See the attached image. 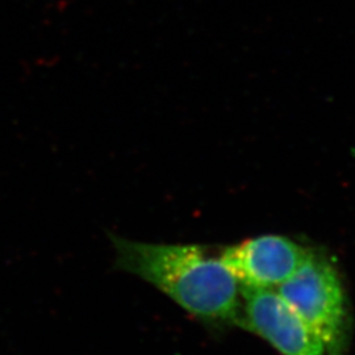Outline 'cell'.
Returning a JSON list of instances; mask_svg holds the SVG:
<instances>
[{"instance_id": "cell-1", "label": "cell", "mask_w": 355, "mask_h": 355, "mask_svg": "<svg viewBox=\"0 0 355 355\" xmlns=\"http://www.w3.org/2000/svg\"><path fill=\"white\" fill-rule=\"evenodd\" d=\"M114 270L152 284L191 316L239 324L241 291L220 258L200 245L150 243L112 232Z\"/></svg>"}, {"instance_id": "cell-2", "label": "cell", "mask_w": 355, "mask_h": 355, "mask_svg": "<svg viewBox=\"0 0 355 355\" xmlns=\"http://www.w3.org/2000/svg\"><path fill=\"white\" fill-rule=\"evenodd\" d=\"M275 291L318 334L327 355H345L349 316L343 282L328 258L311 253Z\"/></svg>"}, {"instance_id": "cell-3", "label": "cell", "mask_w": 355, "mask_h": 355, "mask_svg": "<svg viewBox=\"0 0 355 355\" xmlns=\"http://www.w3.org/2000/svg\"><path fill=\"white\" fill-rule=\"evenodd\" d=\"M239 327L266 340L283 355H327L318 334L275 290L240 288Z\"/></svg>"}, {"instance_id": "cell-4", "label": "cell", "mask_w": 355, "mask_h": 355, "mask_svg": "<svg viewBox=\"0 0 355 355\" xmlns=\"http://www.w3.org/2000/svg\"><path fill=\"white\" fill-rule=\"evenodd\" d=\"M311 253L288 237L261 236L225 248L220 261L240 288L275 290L297 271Z\"/></svg>"}]
</instances>
